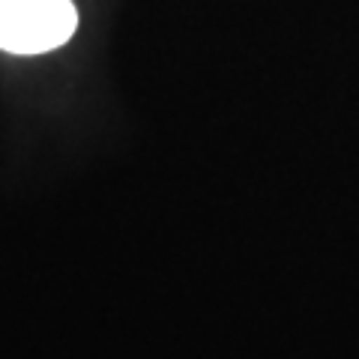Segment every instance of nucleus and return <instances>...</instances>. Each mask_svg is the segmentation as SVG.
I'll return each mask as SVG.
<instances>
[{"instance_id":"nucleus-1","label":"nucleus","mask_w":359,"mask_h":359,"mask_svg":"<svg viewBox=\"0 0 359 359\" xmlns=\"http://www.w3.org/2000/svg\"><path fill=\"white\" fill-rule=\"evenodd\" d=\"M78 27L72 0H0V51L45 54L66 45Z\"/></svg>"}]
</instances>
